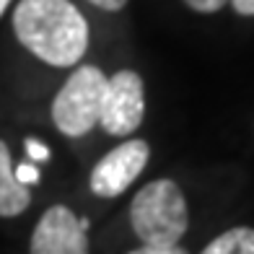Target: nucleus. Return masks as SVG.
Segmentation results:
<instances>
[{"instance_id": "1a4fd4ad", "label": "nucleus", "mask_w": 254, "mask_h": 254, "mask_svg": "<svg viewBox=\"0 0 254 254\" xmlns=\"http://www.w3.org/2000/svg\"><path fill=\"white\" fill-rule=\"evenodd\" d=\"M26 156L29 161H47L50 158V148L37 137H26Z\"/></svg>"}, {"instance_id": "ddd939ff", "label": "nucleus", "mask_w": 254, "mask_h": 254, "mask_svg": "<svg viewBox=\"0 0 254 254\" xmlns=\"http://www.w3.org/2000/svg\"><path fill=\"white\" fill-rule=\"evenodd\" d=\"M231 5L241 16H254V0H231Z\"/></svg>"}, {"instance_id": "f03ea898", "label": "nucleus", "mask_w": 254, "mask_h": 254, "mask_svg": "<svg viewBox=\"0 0 254 254\" xmlns=\"http://www.w3.org/2000/svg\"><path fill=\"white\" fill-rule=\"evenodd\" d=\"M130 223L143 244L177 247L190 226L187 202L177 182L156 179L145 184L130 205Z\"/></svg>"}, {"instance_id": "0eeeda50", "label": "nucleus", "mask_w": 254, "mask_h": 254, "mask_svg": "<svg viewBox=\"0 0 254 254\" xmlns=\"http://www.w3.org/2000/svg\"><path fill=\"white\" fill-rule=\"evenodd\" d=\"M31 202V192L24 187L10 166V151L8 145L0 140V215L3 218H13L21 215Z\"/></svg>"}, {"instance_id": "7ed1b4c3", "label": "nucleus", "mask_w": 254, "mask_h": 254, "mask_svg": "<svg viewBox=\"0 0 254 254\" xmlns=\"http://www.w3.org/2000/svg\"><path fill=\"white\" fill-rule=\"evenodd\" d=\"M107 75L96 65H80L52 101V120L67 137L88 135L99 125Z\"/></svg>"}, {"instance_id": "f8f14e48", "label": "nucleus", "mask_w": 254, "mask_h": 254, "mask_svg": "<svg viewBox=\"0 0 254 254\" xmlns=\"http://www.w3.org/2000/svg\"><path fill=\"white\" fill-rule=\"evenodd\" d=\"M130 254H187V252L182 247H148V244H143L140 249H135Z\"/></svg>"}, {"instance_id": "f257e3e1", "label": "nucleus", "mask_w": 254, "mask_h": 254, "mask_svg": "<svg viewBox=\"0 0 254 254\" xmlns=\"http://www.w3.org/2000/svg\"><path fill=\"white\" fill-rule=\"evenodd\" d=\"M13 29L34 57L55 67L75 65L88 50V24L70 0H21Z\"/></svg>"}, {"instance_id": "2eb2a0df", "label": "nucleus", "mask_w": 254, "mask_h": 254, "mask_svg": "<svg viewBox=\"0 0 254 254\" xmlns=\"http://www.w3.org/2000/svg\"><path fill=\"white\" fill-rule=\"evenodd\" d=\"M8 3H10V0H0V16L5 13V8H8Z\"/></svg>"}, {"instance_id": "39448f33", "label": "nucleus", "mask_w": 254, "mask_h": 254, "mask_svg": "<svg viewBox=\"0 0 254 254\" xmlns=\"http://www.w3.org/2000/svg\"><path fill=\"white\" fill-rule=\"evenodd\" d=\"M151 148L145 140H125L109 151L91 171V192L99 197H117L140 177Z\"/></svg>"}, {"instance_id": "20e7f679", "label": "nucleus", "mask_w": 254, "mask_h": 254, "mask_svg": "<svg viewBox=\"0 0 254 254\" xmlns=\"http://www.w3.org/2000/svg\"><path fill=\"white\" fill-rule=\"evenodd\" d=\"M145 99H143V80L132 70H120L117 75L107 78V91L101 101L99 125L109 135L125 137L135 132L143 122Z\"/></svg>"}, {"instance_id": "4468645a", "label": "nucleus", "mask_w": 254, "mask_h": 254, "mask_svg": "<svg viewBox=\"0 0 254 254\" xmlns=\"http://www.w3.org/2000/svg\"><path fill=\"white\" fill-rule=\"evenodd\" d=\"M88 3H94L101 10H120V8H125L127 0H88Z\"/></svg>"}, {"instance_id": "6e6552de", "label": "nucleus", "mask_w": 254, "mask_h": 254, "mask_svg": "<svg viewBox=\"0 0 254 254\" xmlns=\"http://www.w3.org/2000/svg\"><path fill=\"white\" fill-rule=\"evenodd\" d=\"M202 254H254V228H231L202 249Z\"/></svg>"}, {"instance_id": "423d86ee", "label": "nucleus", "mask_w": 254, "mask_h": 254, "mask_svg": "<svg viewBox=\"0 0 254 254\" xmlns=\"http://www.w3.org/2000/svg\"><path fill=\"white\" fill-rule=\"evenodd\" d=\"M86 228V218H75L65 205H52L34 228L31 254H88Z\"/></svg>"}, {"instance_id": "9d476101", "label": "nucleus", "mask_w": 254, "mask_h": 254, "mask_svg": "<svg viewBox=\"0 0 254 254\" xmlns=\"http://www.w3.org/2000/svg\"><path fill=\"white\" fill-rule=\"evenodd\" d=\"M13 174H16V179L24 184V187H29V184H37V182H39V169L34 166V164H21V166L13 171Z\"/></svg>"}, {"instance_id": "9b49d317", "label": "nucleus", "mask_w": 254, "mask_h": 254, "mask_svg": "<svg viewBox=\"0 0 254 254\" xmlns=\"http://www.w3.org/2000/svg\"><path fill=\"white\" fill-rule=\"evenodd\" d=\"M190 8L200 10V13H215V10H221L228 0H184Z\"/></svg>"}]
</instances>
